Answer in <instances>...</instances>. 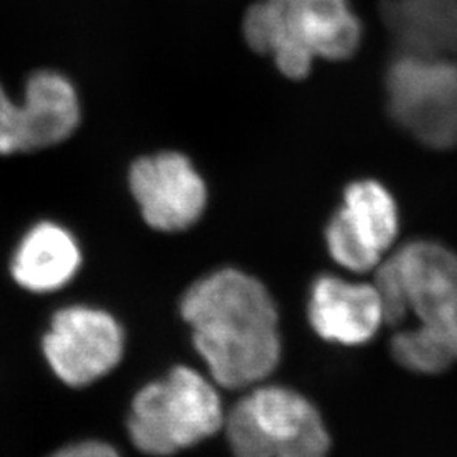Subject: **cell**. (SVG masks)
<instances>
[{"instance_id": "6da1fadb", "label": "cell", "mask_w": 457, "mask_h": 457, "mask_svg": "<svg viewBox=\"0 0 457 457\" xmlns=\"http://www.w3.org/2000/svg\"><path fill=\"white\" fill-rule=\"evenodd\" d=\"M180 312L217 385L241 390L260 385L277 370V303L260 279L236 268L217 270L187 290Z\"/></svg>"}, {"instance_id": "7a4b0ae2", "label": "cell", "mask_w": 457, "mask_h": 457, "mask_svg": "<svg viewBox=\"0 0 457 457\" xmlns=\"http://www.w3.org/2000/svg\"><path fill=\"white\" fill-rule=\"evenodd\" d=\"M376 290L385 324L398 330L392 356L417 375H439L457 362V254L434 241H413L379 262Z\"/></svg>"}, {"instance_id": "3957f363", "label": "cell", "mask_w": 457, "mask_h": 457, "mask_svg": "<svg viewBox=\"0 0 457 457\" xmlns=\"http://www.w3.org/2000/svg\"><path fill=\"white\" fill-rule=\"evenodd\" d=\"M243 34L249 48L270 54L285 77L302 80L319 58H351L362 28L349 0H258L245 11Z\"/></svg>"}, {"instance_id": "277c9868", "label": "cell", "mask_w": 457, "mask_h": 457, "mask_svg": "<svg viewBox=\"0 0 457 457\" xmlns=\"http://www.w3.org/2000/svg\"><path fill=\"white\" fill-rule=\"evenodd\" d=\"M226 424L220 396L195 370L179 366L134 396L129 436L149 456H171L212 437Z\"/></svg>"}, {"instance_id": "5b68a950", "label": "cell", "mask_w": 457, "mask_h": 457, "mask_svg": "<svg viewBox=\"0 0 457 457\" xmlns=\"http://www.w3.org/2000/svg\"><path fill=\"white\" fill-rule=\"evenodd\" d=\"M236 457H327L330 434L320 411L303 395L260 385L226 419Z\"/></svg>"}, {"instance_id": "8992f818", "label": "cell", "mask_w": 457, "mask_h": 457, "mask_svg": "<svg viewBox=\"0 0 457 457\" xmlns=\"http://www.w3.org/2000/svg\"><path fill=\"white\" fill-rule=\"evenodd\" d=\"M395 122L436 149L457 146V63L453 58L403 53L386 75Z\"/></svg>"}, {"instance_id": "52a82bcc", "label": "cell", "mask_w": 457, "mask_h": 457, "mask_svg": "<svg viewBox=\"0 0 457 457\" xmlns=\"http://www.w3.org/2000/svg\"><path fill=\"white\" fill-rule=\"evenodd\" d=\"M124 330L109 312L70 305L53 315L43 337L49 368L68 386H87L109 375L122 360Z\"/></svg>"}, {"instance_id": "ba28073f", "label": "cell", "mask_w": 457, "mask_h": 457, "mask_svg": "<svg viewBox=\"0 0 457 457\" xmlns=\"http://www.w3.org/2000/svg\"><path fill=\"white\" fill-rule=\"evenodd\" d=\"M398 230V207L388 188L376 180L354 181L327 226V249L345 270L364 273L379 266Z\"/></svg>"}, {"instance_id": "9c48e42d", "label": "cell", "mask_w": 457, "mask_h": 457, "mask_svg": "<svg viewBox=\"0 0 457 457\" xmlns=\"http://www.w3.org/2000/svg\"><path fill=\"white\" fill-rule=\"evenodd\" d=\"M129 188L147 226L162 232L192 228L207 209L209 190L188 156L163 151L129 170Z\"/></svg>"}, {"instance_id": "30bf717a", "label": "cell", "mask_w": 457, "mask_h": 457, "mask_svg": "<svg viewBox=\"0 0 457 457\" xmlns=\"http://www.w3.org/2000/svg\"><path fill=\"white\" fill-rule=\"evenodd\" d=\"M309 320L324 341L362 345L385 324V312L375 285L324 275L312 285Z\"/></svg>"}, {"instance_id": "8fae6325", "label": "cell", "mask_w": 457, "mask_h": 457, "mask_svg": "<svg viewBox=\"0 0 457 457\" xmlns=\"http://www.w3.org/2000/svg\"><path fill=\"white\" fill-rule=\"evenodd\" d=\"M82 266V249L68 228L45 220L29 228L17 245L11 273L17 285L33 294L66 287Z\"/></svg>"}, {"instance_id": "7c38bea8", "label": "cell", "mask_w": 457, "mask_h": 457, "mask_svg": "<svg viewBox=\"0 0 457 457\" xmlns=\"http://www.w3.org/2000/svg\"><path fill=\"white\" fill-rule=\"evenodd\" d=\"M28 153L56 146L80 124V100L73 83L51 70L36 71L26 83Z\"/></svg>"}, {"instance_id": "4fadbf2b", "label": "cell", "mask_w": 457, "mask_h": 457, "mask_svg": "<svg viewBox=\"0 0 457 457\" xmlns=\"http://www.w3.org/2000/svg\"><path fill=\"white\" fill-rule=\"evenodd\" d=\"M385 19L403 53L439 58L457 53V0H388Z\"/></svg>"}, {"instance_id": "5bb4252c", "label": "cell", "mask_w": 457, "mask_h": 457, "mask_svg": "<svg viewBox=\"0 0 457 457\" xmlns=\"http://www.w3.org/2000/svg\"><path fill=\"white\" fill-rule=\"evenodd\" d=\"M16 153H28L26 107L9 97L0 83V156Z\"/></svg>"}, {"instance_id": "9a60e30c", "label": "cell", "mask_w": 457, "mask_h": 457, "mask_svg": "<svg viewBox=\"0 0 457 457\" xmlns=\"http://www.w3.org/2000/svg\"><path fill=\"white\" fill-rule=\"evenodd\" d=\"M51 457H120L112 445L105 442L85 441L66 445Z\"/></svg>"}]
</instances>
